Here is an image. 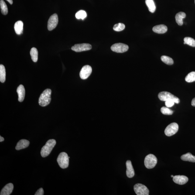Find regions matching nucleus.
I'll use <instances>...</instances> for the list:
<instances>
[{
    "mask_svg": "<svg viewBox=\"0 0 195 195\" xmlns=\"http://www.w3.org/2000/svg\"><path fill=\"white\" fill-rule=\"evenodd\" d=\"M185 80L188 83H192L195 81V72H192L186 76Z\"/></svg>",
    "mask_w": 195,
    "mask_h": 195,
    "instance_id": "nucleus-25",
    "label": "nucleus"
},
{
    "mask_svg": "<svg viewBox=\"0 0 195 195\" xmlns=\"http://www.w3.org/2000/svg\"><path fill=\"white\" fill-rule=\"evenodd\" d=\"M186 17V14L184 12L178 13L175 16V19L177 23L179 25L181 26L183 25V19Z\"/></svg>",
    "mask_w": 195,
    "mask_h": 195,
    "instance_id": "nucleus-19",
    "label": "nucleus"
},
{
    "mask_svg": "<svg viewBox=\"0 0 195 195\" xmlns=\"http://www.w3.org/2000/svg\"><path fill=\"white\" fill-rule=\"evenodd\" d=\"M51 90L47 89L41 94L39 98V103L41 106L45 107L49 105L51 101Z\"/></svg>",
    "mask_w": 195,
    "mask_h": 195,
    "instance_id": "nucleus-1",
    "label": "nucleus"
},
{
    "mask_svg": "<svg viewBox=\"0 0 195 195\" xmlns=\"http://www.w3.org/2000/svg\"><path fill=\"white\" fill-rule=\"evenodd\" d=\"M91 66L89 65H86L82 68L80 72V76L81 78L83 80H85L90 76L92 72Z\"/></svg>",
    "mask_w": 195,
    "mask_h": 195,
    "instance_id": "nucleus-11",
    "label": "nucleus"
},
{
    "mask_svg": "<svg viewBox=\"0 0 195 195\" xmlns=\"http://www.w3.org/2000/svg\"><path fill=\"white\" fill-rule=\"evenodd\" d=\"M184 44H187L189 46L195 47V40L192 38L186 37L184 39Z\"/></svg>",
    "mask_w": 195,
    "mask_h": 195,
    "instance_id": "nucleus-27",
    "label": "nucleus"
},
{
    "mask_svg": "<svg viewBox=\"0 0 195 195\" xmlns=\"http://www.w3.org/2000/svg\"><path fill=\"white\" fill-rule=\"evenodd\" d=\"M0 5H1V11L2 13L4 15H6L8 13V9L6 3L4 2L3 0H1L0 2Z\"/></svg>",
    "mask_w": 195,
    "mask_h": 195,
    "instance_id": "nucleus-24",
    "label": "nucleus"
},
{
    "mask_svg": "<svg viewBox=\"0 0 195 195\" xmlns=\"http://www.w3.org/2000/svg\"><path fill=\"white\" fill-rule=\"evenodd\" d=\"M175 103L172 100H169V101H165V105L167 107H171L174 105Z\"/></svg>",
    "mask_w": 195,
    "mask_h": 195,
    "instance_id": "nucleus-31",
    "label": "nucleus"
},
{
    "mask_svg": "<svg viewBox=\"0 0 195 195\" xmlns=\"http://www.w3.org/2000/svg\"><path fill=\"white\" fill-rule=\"evenodd\" d=\"M14 189V185L12 183L7 184L1 192V195H9L12 193Z\"/></svg>",
    "mask_w": 195,
    "mask_h": 195,
    "instance_id": "nucleus-14",
    "label": "nucleus"
},
{
    "mask_svg": "<svg viewBox=\"0 0 195 195\" xmlns=\"http://www.w3.org/2000/svg\"><path fill=\"white\" fill-rule=\"evenodd\" d=\"M134 190L137 195H148L149 191L146 186L141 183H137L134 186Z\"/></svg>",
    "mask_w": 195,
    "mask_h": 195,
    "instance_id": "nucleus-6",
    "label": "nucleus"
},
{
    "mask_svg": "<svg viewBox=\"0 0 195 195\" xmlns=\"http://www.w3.org/2000/svg\"><path fill=\"white\" fill-rule=\"evenodd\" d=\"M174 176L173 175H172L171 176V177H173V178L174 177Z\"/></svg>",
    "mask_w": 195,
    "mask_h": 195,
    "instance_id": "nucleus-36",
    "label": "nucleus"
},
{
    "mask_svg": "<svg viewBox=\"0 0 195 195\" xmlns=\"http://www.w3.org/2000/svg\"><path fill=\"white\" fill-rule=\"evenodd\" d=\"M44 194V190L42 188H41L37 191L35 194V195H43Z\"/></svg>",
    "mask_w": 195,
    "mask_h": 195,
    "instance_id": "nucleus-32",
    "label": "nucleus"
},
{
    "mask_svg": "<svg viewBox=\"0 0 195 195\" xmlns=\"http://www.w3.org/2000/svg\"><path fill=\"white\" fill-rule=\"evenodd\" d=\"M58 23V18L57 14H53L50 17L48 20L47 28L49 30L51 31L54 29Z\"/></svg>",
    "mask_w": 195,
    "mask_h": 195,
    "instance_id": "nucleus-10",
    "label": "nucleus"
},
{
    "mask_svg": "<svg viewBox=\"0 0 195 195\" xmlns=\"http://www.w3.org/2000/svg\"><path fill=\"white\" fill-rule=\"evenodd\" d=\"M145 3L150 12H154L156 10V6L153 0H146Z\"/></svg>",
    "mask_w": 195,
    "mask_h": 195,
    "instance_id": "nucleus-21",
    "label": "nucleus"
},
{
    "mask_svg": "<svg viewBox=\"0 0 195 195\" xmlns=\"http://www.w3.org/2000/svg\"><path fill=\"white\" fill-rule=\"evenodd\" d=\"M192 105L194 107H195V98H193V100L192 101Z\"/></svg>",
    "mask_w": 195,
    "mask_h": 195,
    "instance_id": "nucleus-33",
    "label": "nucleus"
},
{
    "mask_svg": "<svg viewBox=\"0 0 195 195\" xmlns=\"http://www.w3.org/2000/svg\"><path fill=\"white\" fill-rule=\"evenodd\" d=\"M127 167L126 174L128 178H131L134 176L135 173L132 162L131 161L127 160L126 163Z\"/></svg>",
    "mask_w": 195,
    "mask_h": 195,
    "instance_id": "nucleus-13",
    "label": "nucleus"
},
{
    "mask_svg": "<svg viewBox=\"0 0 195 195\" xmlns=\"http://www.w3.org/2000/svg\"><path fill=\"white\" fill-rule=\"evenodd\" d=\"M6 72L5 66L3 65H0V81L2 83L5 82Z\"/></svg>",
    "mask_w": 195,
    "mask_h": 195,
    "instance_id": "nucleus-22",
    "label": "nucleus"
},
{
    "mask_svg": "<svg viewBox=\"0 0 195 195\" xmlns=\"http://www.w3.org/2000/svg\"><path fill=\"white\" fill-rule=\"evenodd\" d=\"M30 55L32 61L36 62L38 59V51L37 49L35 47L31 49L30 51Z\"/></svg>",
    "mask_w": 195,
    "mask_h": 195,
    "instance_id": "nucleus-23",
    "label": "nucleus"
},
{
    "mask_svg": "<svg viewBox=\"0 0 195 195\" xmlns=\"http://www.w3.org/2000/svg\"><path fill=\"white\" fill-rule=\"evenodd\" d=\"M182 160L189 161L192 162H195V156L192 155L190 153H187L182 155L181 157Z\"/></svg>",
    "mask_w": 195,
    "mask_h": 195,
    "instance_id": "nucleus-20",
    "label": "nucleus"
},
{
    "mask_svg": "<svg viewBox=\"0 0 195 195\" xmlns=\"http://www.w3.org/2000/svg\"><path fill=\"white\" fill-rule=\"evenodd\" d=\"M111 48L113 51L118 53H123L128 50L129 47L125 44L117 43L112 45Z\"/></svg>",
    "mask_w": 195,
    "mask_h": 195,
    "instance_id": "nucleus-8",
    "label": "nucleus"
},
{
    "mask_svg": "<svg viewBox=\"0 0 195 195\" xmlns=\"http://www.w3.org/2000/svg\"><path fill=\"white\" fill-rule=\"evenodd\" d=\"M179 130V125L175 123L169 124L165 130V135L167 136H171L176 134Z\"/></svg>",
    "mask_w": 195,
    "mask_h": 195,
    "instance_id": "nucleus-7",
    "label": "nucleus"
},
{
    "mask_svg": "<svg viewBox=\"0 0 195 195\" xmlns=\"http://www.w3.org/2000/svg\"><path fill=\"white\" fill-rule=\"evenodd\" d=\"M157 159L154 155L149 154L147 155L144 160L146 167L148 169H153L156 165Z\"/></svg>",
    "mask_w": 195,
    "mask_h": 195,
    "instance_id": "nucleus-5",
    "label": "nucleus"
},
{
    "mask_svg": "<svg viewBox=\"0 0 195 195\" xmlns=\"http://www.w3.org/2000/svg\"><path fill=\"white\" fill-rule=\"evenodd\" d=\"M17 92L18 95V101L20 102H22L24 99L25 97V89L24 86L20 85L17 89Z\"/></svg>",
    "mask_w": 195,
    "mask_h": 195,
    "instance_id": "nucleus-15",
    "label": "nucleus"
},
{
    "mask_svg": "<svg viewBox=\"0 0 195 195\" xmlns=\"http://www.w3.org/2000/svg\"><path fill=\"white\" fill-rule=\"evenodd\" d=\"M30 142L26 139H22L20 140L17 144L15 149L17 150L25 149L28 147L29 145Z\"/></svg>",
    "mask_w": 195,
    "mask_h": 195,
    "instance_id": "nucleus-16",
    "label": "nucleus"
},
{
    "mask_svg": "<svg viewBox=\"0 0 195 195\" xmlns=\"http://www.w3.org/2000/svg\"><path fill=\"white\" fill-rule=\"evenodd\" d=\"M7 1H8V2L11 5H12L13 4V1L12 0H6Z\"/></svg>",
    "mask_w": 195,
    "mask_h": 195,
    "instance_id": "nucleus-35",
    "label": "nucleus"
},
{
    "mask_svg": "<svg viewBox=\"0 0 195 195\" xmlns=\"http://www.w3.org/2000/svg\"><path fill=\"white\" fill-rule=\"evenodd\" d=\"M56 144V140L51 139L48 140L41 150V154L42 157H46L50 154Z\"/></svg>",
    "mask_w": 195,
    "mask_h": 195,
    "instance_id": "nucleus-2",
    "label": "nucleus"
},
{
    "mask_svg": "<svg viewBox=\"0 0 195 195\" xmlns=\"http://www.w3.org/2000/svg\"><path fill=\"white\" fill-rule=\"evenodd\" d=\"M23 23L21 21L17 22L14 25V29L16 33L18 35H20L23 31Z\"/></svg>",
    "mask_w": 195,
    "mask_h": 195,
    "instance_id": "nucleus-18",
    "label": "nucleus"
},
{
    "mask_svg": "<svg viewBox=\"0 0 195 195\" xmlns=\"http://www.w3.org/2000/svg\"><path fill=\"white\" fill-rule=\"evenodd\" d=\"M161 112L165 115H172L173 114V111L168 108L167 107H163L161 108Z\"/></svg>",
    "mask_w": 195,
    "mask_h": 195,
    "instance_id": "nucleus-29",
    "label": "nucleus"
},
{
    "mask_svg": "<svg viewBox=\"0 0 195 195\" xmlns=\"http://www.w3.org/2000/svg\"><path fill=\"white\" fill-rule=\"evenodd\" d=\"M59 166L62 169H66L69 166V158L67 154L65 152H62L59 154L57 159Z\"/></svg>",
    "mask_w": 195,
    "mask_h": 195,
    "instance_id": "nucleus-4",
    "label": "nucleus"
},
{
    "mask_svg": "<svg viewBox=\"0 0 195 195\" xmlns=\"http://www.w3.org/2000/svg\"><path fill=\"white\" fill-rule=\"evenodd\" d=\"M158 97L159 100L162 101H166L172 100L177 104L180 103V100L178 98L167 91L161 92L158 94Z\"/></svg>",
    "mask_w": 195,
    "mask_h": 195,
    "instance_id": "nucleus-3",
    "label": "nucleus"
},
{
    "mask_svg": "<svg viewBox=\"0 0 195 195\" xmlns=\"http://www.w3.org/2000/svg\"><path fill=\"white\" fill-rule=\"evenodd\" d=\"M92 46L88 43H82L76 44L72 47V50L76 52H81L91 50Z\"/></svg>",
    "mask_w": 195,
    "mask_h": 195,
    "instance_id": "nucleus-9",
    "label": "nucleus"
},
{
    "mask_svg": "<svg viewBox=\"0 0 195 195\" xmlns=\"http://www.w3.org/2000/svg\"><path fill=\"white\" fill-rule=\"evenodd\" d=\"M173 181L178 184L183 185L186 184L188 181V178L183 175H177L174 176Z\"/></svg>",
    "mask_w": 195,
    "mask_h": 195,
    "instance_id": "nucleus-12",
    "label": "nucleus"
},
{
    "mask_svg": "<svg viewBox=\"0 0 195 195\" xmlns=\"http://www.w3.org/2000/svg\"><path fill=\"white\" fill-rule=\"evenodd\" d=\"M125 26L123 24L119 23L116 24L113 27V29L117 32H120L125 29Z\"/></svg>",
    "mask_w": 195,
    "mask_h": 195,
    "instance_id": "nucleus-30",
    "label": "nucleus"
},
{
    "mask_svg": "<svg viewBox=\"0 0 195 195\" xmlns=\"http://www.w3.org/2000/svg\"><path fill=\"white\" fill-rule=\"evenodd\" d=\"M167 27L164 25H159L154 26L152 30L154 32L158 34H163L167 31Z\"/></svg>",
    "mask_w": 195,
    "mask_h": 195,
    "instance_id": "nucleus-17",
    "label": "nucleus"
},
{
    "mask_svg": "<svg viewBox=\"0 0 195 195\" xmlns=\"http://www.w3.org/2000/svg\"><path fill=\"white\" fill-rule=\"evenodd\" d=\"M75 16L76 18L78 19L84 20L85 18L87 17V13L84 10H80L76 13Z\"/></svg>",
    "mask_w": 195,
    "mask_h": 195,
    "instance_id": "nucleus-28",
    "label": "nucleus"
},
{
    "mask_svg": "<svg viewBox=\"0 0 195 195\" xmlns=\"http://www.w3.org/2000/svg\"><path fill=\"white\" fill-rule=\"evenodd\" d=\"M161 59L162 62L167 64L171 65L173 64V61L171 58L166 56H162Z\"/></svg>",
    "mask_w": 195,
    "mask_h": 195,
    "instance_id": "nucleus-26",
    "label": "nucleus"
},
{
    "mask_svg": "<svg viewBox=\"0 0 195 195\" xmlns=\"http://www.w3.org/2000/svg\"><path fill=\"white\" fill-rule=\"evenodd\" d=\"M4 140H5V139H4V138L3 137L1 136H0V142H3V141H4Z\"/></svg>",
    "mask_w": 195,
    "mask_h": 195,
    "instance_id": "nucleus-34",
    "label": "nucleus"
}]
</instances>
